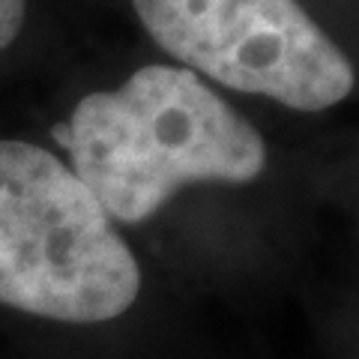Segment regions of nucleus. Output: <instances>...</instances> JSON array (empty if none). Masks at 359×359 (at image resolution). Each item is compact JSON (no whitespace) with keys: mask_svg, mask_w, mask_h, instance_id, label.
<instances>
[{"mask_svg":"<svg viewBox=\"0 0 359 359\" xmlns=\"http://www.w3.org/2000/svg\"><path fill=\"white\" fill-rule=\"evenodd\" d=\"M138 294V261L72 168L39 144L0 141V306L105 323Z\"/></svg>","mask_w":359,"mask_h":359,"instance_id":"obj_2","label":"nucleus"},{"mask_svg":"<svg viewBox=\"0 0 359 359\" xmlns=\"http://www.w3.org/2000/svg\"><path fill=\"white\" fill-rule=\"evenodd\" d=\"M153 42L195 75L294 111L353 93L347 54L297 0H132Z\"/></svg>","mask_w":359,"mask_h":359,"instance_id":"obj_3","label":"nucleus"},{"mask_svg":"<svg viewBox=\"0 0 359 359\" xmlns=\"http://www.w3.org/2000/svg\"><path fill=\"white\" fill-rule=\"evenodd\" d=\"M27 0H0V54L15 42V36L25 27Z\"/></svg>","mask_w":359,"mask_h":359,"instance_id":"obj_4","label":"nucleus"},{"mask_svg":"<svg viewBox=\"0 0 359 359\" xmlns=\"http://www.w3.org/2000/svg\"><path fill=\"white\" fill-rule=\"evenodd\" d=\"M69 168L123 224L153 219L195 183H252L266 141L228 99L186 66L150 63L96 90L54 126Z\"/></svg>","mask_w":359,"mask_h":359,"instance_id":"obj_1","label":"nucleus"}]
</instances>
